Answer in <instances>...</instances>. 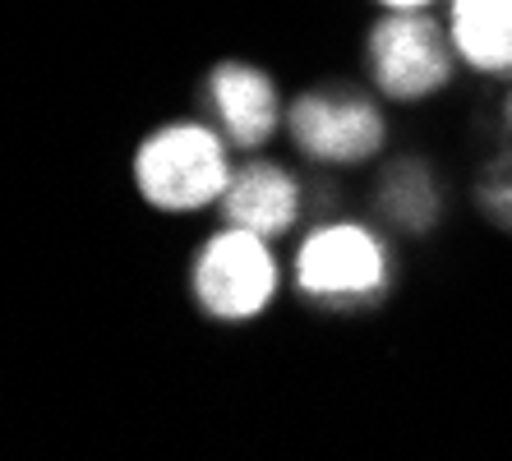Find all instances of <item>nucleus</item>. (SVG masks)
<instances>
[{
    "mask_svg": "<svg viewBox=\"0 0 512 461\" xmlns=\"http://www.w3.org/2000/svg\"><path fill=\"white\" fill-rule=\"evenodd\" d=\"M370 56L383 93L393 97H425L448 83L453 51L443 37L439 19L420 10H393L370 33Z\"/></svg>",
    "mask_w": 512,
    "mask_h": 461,
    "instance_id": "obj_2",
    "label": "nucleus"
},
{
    "mask_svg": "<svg viewBox=\"0 0 512 461\" xmlns=\"http://www.w3.org/2000/svg\"><path fill=\"white\" fill-rule=\"evenodd\" d=\"M489 208H494L503 222H512V190H494L489 194Z\"/></svg>",
    "mask_w": 512,
    "mask_h": 461,
    "instance_id": "obj_9",
    "label": "nucleus"
},
{
    "mask_svg": "<svg viewBox=\"0 0 512 461\" xmlns=\"http://www.w3.org/2000/svg\"><path fill=\"white\" fill-rule=\"evenodd\" d=\"M213 102L240 148H259L277 130V93L250 65H222L213 74Z\"/></svg>",
    "mask_w": 512,
    "mask_h": 461,
    "instance_id": "obj_7",
    "label": "nucleus"
},
{
    "mask_svg": "<svg viewBox=\"0 0 512 461\" xmlns=\"http://www.w3.org/2000/svg\"><path fill=\"white\" fill-rule=\"evenodd\" d=\"M453 47L476 70L512 74V0H453Z\"/></svg>",
    "mask_w": 512,
    "mask_h": 461,
    "instance_id": "obj_8",
    "label": "nucleus"
},
{
    "mask_svg": "<svg viewBox=\"0 0 512 461\" xmlns=\"http://www.w3.org/2000/svg\"><path fill=\"white\" fill-rule=\"evenodd\" d=\"M286 125H291V134H296L305 153L328 157V162H356V157H370L383 143V120L365 97L310 93L291 107Z\"/></svg>",
    "mask_w": 512,
    "mask_h": 461,
    "instance_id": "obj_4",
    "label": "nucleus"
},
{
    "mask_svg": "<svg viewBox=\"0 0 512 461\" xmlns=\"http://www.w3.org/2000/svg\"><path fill=\"white\" fill-rule=\"evenodd\" d=\"M222 208H227V222L240 226V231L282 236L286 226L296 222L300 194H296V180L286 176V171H277V166H268V162H254L227 185Z\"/></svg>",
    "mask_w": 512,
    "mask_h": 461,
    "instance_id": "obj_6",
    "label": "nucleus"
},
{
    "mask_svg": "<svg viewBox=\"0 0 512 461\" xmlns=\"http://www.w3.org/2000/svg\"><path fill=\"white\" fill-rule=\"evenodd\" d=\"M383 5H393V10H420V5H429V0H383Z\"/></svg>",
    "mask_w": 512,
    "mask_h": 461,
    "instance_id": "obj_10",
    "label": "nucleus"
},
{
    "mask_svg": "<svg viewBox=\"0 0 512 461\" xmlns=\"http://www.w3.org/2000/svg\"><path fill=\"white\" fill-rule=\"evenodd\" d=\"M134 176H139V190L157 208H176V213L213 203L231 185L222 143L199 125H171V130L153 134L139 148Z\"/></svg>",
    "mask_w": 512,
    "mask_h": 461,
    "instance_id": "obj_1",
    "label": "nucleus"
},
{
    "mask_svg": "<svg viewBox=\"0 0 512 461\" xmlns=\"http://www.w3.org/2000/svg\"><path fill=\"white\" fill-rule=\"evenodd\" d=\"M199 300L208 314L217 319H250L273 300L277 286V268L263 249V236L254 231H227L213 245L203 249L199 272H194Z\"/></svg>",
    "mask_w": 512,
    "mask_h": 461,
    "instance_id": "obj_3",
    "label": "nucleus"
},
{
    "mask_svg": "<svg viewBox=\"0 0 512 461\" xmlns=\"http://www.w3.org/2000/svg\"><path fill=\"white\" fill-rule=\"evenodd\" d=\"M300 286L314 296H374L383 286V249L360 226H328L300 249Z\"/></svg>",
    "mask_w": 512,
    "mask_h": 461,
    "instance_id": "obj_5",
    "label": "nucleus"
},
{
    "mask_svg": "<svg viewBox=\"0 0 512 461\" xmlns=\"http://www.w3.org/2000/svg\"><path fill=\"white\" fill-rule=\"evenodd\" d=\"M508 125H512V97H508Z\"/></svg>",
    "mask_w": 512,
    "mask_h": 461,
    "instance_id": "obj_11",
    "label": "nucleus"
}]
</instances>
